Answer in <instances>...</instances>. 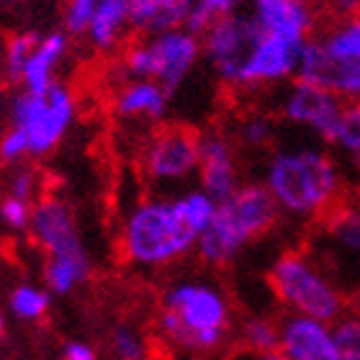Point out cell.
<instances>
[{"mask_svg": "<svg viewBox=\"0 0 360 360\" xmlns=\"http://www.w3.org/2000/svg\"><path fill=\"white\" fill-rule=\"evenodd\" d=\"M276 121L265 116V113H252V116H245L240 121V127H237V144H240L242 150H250V152H263L270 150L273 142H276Z\"/></svg>", "mask_w": 360, "mask_h": 360, "instance_id": "cell-26", "label": "cell"}, {"mask_svg": "<svg viewBox=\"0 0 360 360\" xmlns=\"http://www.w3.org/2000/svg\"><path fill=\"white\" fill-rule=\"evenodd\" d=\"M111 350L116 360H147V342L142 332L129 324H119L111 332Z\"/></svg>", "mask_w": 360, "mask_h": 360, "instance_id": "cell-30", "label": "cell"}, {"mask_svg": "<svg viewBox=\"0 0 360 360\" xmlns=\"http://www.w3.org/2000/svg\"><path fill=\"white\" fill-rule=\"evenodd\" d=\"M263 37V29L248 13L224 15L203 31L201 46L203 57L209 60L214 75L229 88H240L242 72L248 68L250 57L255 52L257 41Z\"/></svg>", "mask_w": 360, "mask_h": 360, "instance_id": "cell-9", "label": "cell"}, {"mask_svg": "<svg viewBox=\"0 0 360 360\" xmlns=\"http://www.w3.org/2000/svg\"><path fill=\"white\" fill-rule=\"evenodd\" d=\"M3 195H15V198H23V201H34V195L39 193V173L26 162H18V165H11L6 180H3Z\"/></svg>", "mask_w": 360, "mask_h": 360, "instance_id": "cell-29", "label": "cell"}, {"mask_svg": "<svg viewBox=\"0 0 360 360\" xmlns=\"http://www.w3.org/2000/svg\"><path fill=\"white\" fill-rule=\"evenodd\" d=\"M65 360H98L96 350L88 345V342H80V340H72L65 345Z\"/></svg>", "mask_w": 360, "mask_h": 360, "instance_id": "cell-35", "label": "cell"}, {"mask_svg": "<svg viewBox=\"0 0 360 360\" xmlns=\"http://www.w3.org/2000/svg\"><path fill=\"white\" fill-rule=\"evenodd\" d=\"M170 108V93L155 80L131 77L113 98V111L121 119H147L162 121Z\"/></svg>", "mask_w": 360, "mask_h": 360, "instance_id": "cell-19", "label": "cell"}, {"mask_svg": "<svg viewBox=\"0 0 360 360\" xmlns=\"http://www.w3.org/2000/svg\"><path fill=\"white\" fill-rule=\"evenodd\" d=\"M260 183L273 195L281 217L299 221H319L342 201L345 191L342 165L324 142L273 147Z\"/></svg>", "mask_w": 360, "mask_h": 360, "instance_id": "cell-1", "label": "cell"}, {"mask_svg": "<svg viewBox=\"0 0 360 360\" xmlns=\"http://www.w3.org/2000/svg\"><path fill=\"white\" fill-rule=\"evenodd\" d=\"M278 108H281V119L288 127L307 131V134L314 136L316 142L332 144L340 119H342V111H345V101L330 93V90L319 88V85L293 80L285 88Z\"/></svg>", "mask_w": 360, "mask_h": 360, "instance_id": "cell-10", "label": "cell"}, {"mask_svg": "<svg viewBox=\"0 0 360 360\" xmlns=\"http://www.w3.org/2000/svg\"><path fill=\"white\" fill-rule=\"evenodd\" d=\"M26 158H31L29 139H26L21 129L11 127L6 134L0 136V162L3 165H18Z\"/></svg>", "mask_w": 360, "mask_h": 360, "instance_id": "cell-33", "label": "cell"}, {"mask_svg": "<svg viewBox=\"0 0 360 360\" xmlns=\"http://www.w3.org/2000/svg\"><path fill=\"white\" fill-rule=\"evenodd\" d=\"M65 54H68V34L65 31H52V34L39 39L37 49L31 52V57L23 65V90H29V93H46L57 83L54 72L60 68V62L65 60Z\"/></svg>", "mask_w": 360, "mask_h": 360, "instance_id": "cell-20", "label": "cell"}, {"mask_svg": "<svg viewBox=\"0 0 360 360\" xmlns=\"http://www.w3.org/2000/svg\"><path fill=\"white\" fill-rule=\"evenodd\" d=\"M250 360H288L281 350H270V353H250Z\"/></svg>", "mask_w": 360, "mask_h": 360, "instance_id": "cell-36", "label": "cell"}, {"mask_svg": "<svg viewBox=\"0 0 360 360\" xmlns=\"http://www.w3.org/2000/svg\"><path fill=\"white\" fill-rule=\"evenodd\" d=\"M139 165L155 186L186 183L198 175V134L178 127L162 129L142 147Z\"/></svg>", "mask_w": 360, "mask_h": 360, "instance_id": "cell-11", "label": "cell"}, {"mask_svg": "<svg viewBox=\"0 0 360 360\" xmlns=\"http://www.w3.org/2000/svg\"><path fill=\"white\" fill-rule=\"evenodd\" d=\"M195 0H129V29L144 37L183 29Z\"/></svg>", "mask_w": 360, "mask_h": 360, "instance_id": "cell-18", "label": "cell"}, {"mask_svg": "<svg viewBox=\"0 0 360 360\" xmlns=\"http://www.w3.org/2000/svg\"><path fill=\"white\" fill-rule=\"evenodd\" d=\"M201 54V39L183 26V29L147 37L144 41L134 44L124 57V68L129 77L155 80L173 96L186 83V77L193 72Z\"/></svg>", "mask_w": 360, "mask_h": 360, "instance_id": "cell-6", "label": "cell"}, {"mask_svg": "<svg viewBox=\"0 0 360 360\" xmlns=\"http://www.w3.org/2000/svg\"><path fill=\"white\" fill-rule=\"evenodd\" d=\"M309 252L342 285V291H360V198L340 201L319 219Z\"/></svg>", "mask_w": 360, "mask_h": 360, "instance_id": "cell-8", "label": "cell"}, {"mask_svg": "<svg viewBox=\"0 0 360 360\" xmlns=\"http://www.w3.org/2000/svg\"><path fill=\"white\" fill-rule=\"evenodd\" d=\"M129 29V0H98L93 21L88 26L90 44L98 52H108L124 39Z\"/></svg>", "mask_w": 360, "mask_h": 360, "instance_id": "cell-21", "label": "cell"}, {"mask_svg": "<svg viewBox=\"0 0 360 360\" xmlns=\"http://www.w3.org/2000/svg\"><path fill=\"white\" fill-rule=\"evenodd\" d=\"M198 183L217 201H224L242 186L237 147L221 131L198 134Z\"/></svg>", "mask_w": 360, "mask_h": 360, "instance_id": "cell-15", "label": "cell"}, {"mask_svg": "<svg viewBox=\"0 0 360 360\" xmlns=\"http://www.w3.org/2000/svg\"><path fill=\"white\" fill-rule=\"evenodd\" d=\"M8 304H11V311L18 319H23V322H37L52 307V291L34 283H21L13 288Z\"/></svg>", "mask_w": 360, "mask_h": 360, "instance_id": "cell-25", "label": "cell"}, {"mask_svg": "<svg viewBox=\"0 0 360 360\" xmlns=\"http://www.w3.org/2000/svg\"><path fill=\"white\" fill-rule=\"evenodd\" d=\"M332 147L338 150L340 158L345 160V165H350L360 175V101L345 103Z\"/></svg>", "mask_w": 360, "mask_h": 360, "instance_id": "cell-23", "label": "cell"}, {"mask_svg": "<svg viewBox=\"0 0 360 360\" xmlns=\"http://www.w3.org/2000/svg\"><path fill=\"white\" fill-rule=\"evenodd\" d=\"M158 330L180 353L195 358L219 353L234 330L232 301L211 278H178L162 293Z\"/></svg>", "mask_w": 360, "mask_h": 360, "instance_id": "cell-2", "label": "cell"}, {"mask_svg": "<svg viewBox=\"0 0 360 360\" xmlns=\"http://www.w3.org/2000/svg\"><path fill=\"white\" fill-rule=\"evenodd\" d=\"M29 232L46 252V260H90L75 211L65 198H39L31 211Z\"/></svg>", "mask_w": 360, "mask_h": 360, "instance_id": "cell-12", "label": "cell"}, {"mask_svg": "<svg viewBox=\"0 0 360 360\" xmlns=\"http://www.w3.org/2000/svg\"><path fill=\"white\" fill-rule=\"evenodd\" d=\"M268 283L288 314L335 322L347 309V293L311 252L291 250L270 265Z\"/></svg>", "mask_w": 360, "mask_h": 360, "instance_id": "cell-5", "label": "cell"}, {"mask_svg": "<svg viewBox=\"0 0 360 360\" xmlns=\"http://www.w3.org/2000/svg\"><path fill=\"white\" fill-rule=\"evenodd\" d=\"M278 350L288 360H342L335 338V324L288 311L281 319Z\"/></svg>", "mask_w": 360, "mask_h": 360, "instance_id": "cell-16", "label": "cell"}, {"mask_svg": "<svg viewBox=\"0 0 360 360\" xmlns=\"http://www.w3.org/2000/svg\"><path fill=\"white\" fill-rule=\"evenodd\" d=\"M201 226L188 214L183 195H150L136 201L121 221V252L136 268L158 270L195 250Z\"/></svg>", "mask_w": 360, "mask_h": 360, "instance_id": "cell-3", "label": "cell"}, {"mask_svg": "<svg viewBox=\"0 0 360 360\" xmlns=\"http://www.w3.org/2000/svg\"><path fill=\"white\" fill-rule=\"evenodd\" d=\"M322 41L335 54L360 65V15H350L342 23L332 26L322 37Z\"/></svg>", "mask_w": 360, "mask_h": 360, "instance_id": "cell-27", "label": "cell"}, {"mask_svg": "<svg viewBox=\"0 0 360 360\" xmlns=\"http://www.w3.org/2000/svg\"><path fill=\"white\" fill-rule=\"evenodd\" d=\"M98 0H68L65 8V29L70 34H88V26L93 21Z\"/></svg>", "mask_w": 360, "mask_h": 360, "instance_id": "cell-34", "label": "cell"}, {"mask_svg": "<svg viewBox=\"0 0 360 360\" xmlns=\"http://www.w3.org/2000/svg\"><path fill=\"white\" fill-rule=\"evenodd\" d=\"M240 340L250 353H270V350H278V342H281V319H273V316H263V314L248 316L240 327Z\"/></svg>", "mask_w": 360, "mask_h": 360, "instance_id": "cell-24", "label": "cell"}, {"mask_svg": "<svg viewBox=\"0 0 360 360\" xmlns=\"http://www.w3.org/2000/svg\"><path fill=\"white\" fill-rule=\"evenodd\" d=\"M39 34L34 31H23V34H15L6 46V72L11 80H21L23 65L31 57V52L37 49L39 44Z\"/></svg>", "mask_w": 360, "mask_h": 360, "instance_id": "cell-31", "label": "cell"}, {"mask_svg": "<svg viewBox=\"0 0 360 360\" xmlns=\"http://www.w3.org/2000/svg\"><path fill=\"white\" fill-rule=\"evenodd\" d=\"M31 211L34 203L15 198V195H3L0 198V221L3 226L13 229V232H26L31 224Z\"/></svg>", "mask_w": 360, "mask_h": 360, "instance_id": "cell-32", "label": "cell"}, {"mask_svg": "<svg viewBox=\"0 0 360 360\" xmlns=\"http://www.w3.org/2000/svg\"><path fill=\"white\" fill-rule=\"evenodd\" d=\"M332 324L342 360H360V307L345 309Z\"/></svg>", "mask_w": 360, "mask_h": 360, "instance_id": "cell-28", "label": "cell"}, {"mask_svg": "<svg viewBox=\"0 0 360 360\" xmlns=\"http://www.w3.org/2000/svg\"><path fill=\"white\" fill-rule=\"evenodd\" d=\"M3 330H6V322H3V314H0V338H3Z\"/></svg>", "mask_w": 360, "mask_h": 360, "instance_id": "cell-37", "label": "cell"}, {"mask_svg": "<svg viewBox=\"0 0 360 360\" xmlns=\"http://www.w3.org/2000/svg\"><path fill=\"white\" fill-rule=\"evenodd\" d=\"M296 80L330 90L338 98H342L345 103L360 101V65L335 54L322 41V37L309 39L304 44Z\"/></svg>", "mask_w": 360, "mask_h": 360, "instance_id": "cell-13", "label": "cell"}, {"mask_svg": "<svg viewBox=\"0 0 360 360\" xmlns=\"http://www.w3.org/2000/svg\"><path fill=\"white\" fill-rule=\"evenodd\" d=\"M301 49H304V44H299V41L273 37V34H265L263 31V37L257 41L248 68L242 72L240 88L255 90V88H268V85H281V83H288V80H296Z\"/></svg>", "mask_w": 360, "mask_h": 360, "instance_id": "cell-14", "label": "cell"}, {"mask_svg": "<svg viewBox=\"0 0 360 360\" xmlns=\"http://www.w3.org/2000/svg\"><path fill=\"white\" fill-rule=\"evenodd\" d=\"M77 116L75 96L68 85L54 83L46 93L23 90L11 103V127L29 139L31 158H46L60 147Z\"/></svg>", "mask_w": 360, "mask_h": 360, "instance_id": "cell-7", "label": "cell"}, {"mask_svg": "<svg viewBox=\"0 0 360 360\" xmlns=\"http://www.w3.org/2000/svg\"><path fill=\"white\" fill-rule=\"evenodd\" d=\"M281 219L273 195L263 183H242L229 198L219 201L217 214L195 242V255L209 268L234 263L245 250L268 234Z\"/></svg>", "mask_w": 360, "mask_h": 360, "instance_id": "cell-4", "label": "cell"}, {"mask_svg": "<svg viewBox=\"0 0 360 360\" xmlns=\"http://www.w3.org/2000/svg\"><path fill=\"white\" fill-rule=\"evenodd\" d=\"M93 273L90 260H46L44 283L57 296H68L85 283Z\"/></svg>", "mask_w": 360, "mask_h": 360, "instance_id": "cell-22", "label": "cell"}, {"mask_svg": "<svg viewBox=\"0 0 360 360\" xmlns=\"http://www.w3.org/2000/svg\"><path fill=\"white\" fill-rule=\"evenodd\" d=\"M250 15L265 34L307 44L314 29L309 0H250Z\"/></svg>", "mask_w": 360, "mask_h": 360, "instance_id": "cell-17", "label": "cell"}]
</instances>
